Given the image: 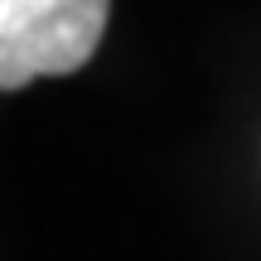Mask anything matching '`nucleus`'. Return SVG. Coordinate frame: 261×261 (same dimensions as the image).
<instances>
[{"instance_id":"1","label":"nucleus","mask_w":261,"mask_h":261,"mask_svg":"<svg viewBox=\"0 0 261 261\" xmlns=\"http://www.w3.org/2000/svg\"><path fill=\"white\" fill-rule=\"evenodd\" d=\"M112 0H0V87L77 73L107 34Z\"/></svg>"}]
</instances>
